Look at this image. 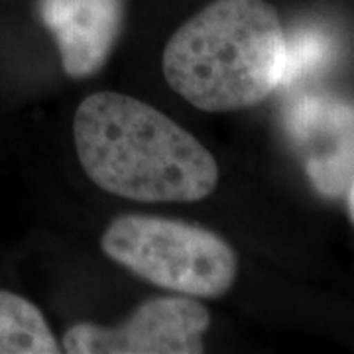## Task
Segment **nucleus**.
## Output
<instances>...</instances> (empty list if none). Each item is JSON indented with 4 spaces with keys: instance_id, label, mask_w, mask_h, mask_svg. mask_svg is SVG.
Segmentation results:
<instances>
[{
    "instance_id": "f257e3e1",
    "label": "nucleus",
    "mask_w": 354,
    "mask_h": 354,
    "mask_svg": "<svg viewBox=\"0 0 354 354\" xmlns=\"http://www.w3.org/2000/svg\"><path fill=\"white\" fill-rule=\"evenodd\" d=\"M79 162L113 195L142 203L207 199L218 164L195 136L146 102L122 93H95L73 120Z\"/></svg>"
},
{
    "instance_id": "f03ea898",
    "label": "nucleus",
    "mask_w": 354,
    "mask_h": 354,
    "mask_svg": "<svg viewBox=\"0 0 354 354\" xmlns=\"http://www.w3.org/2000/svg\"><path fill=\"white\" fill-rule=\"evenodd\" d=\"M286 32L266 0H213L165 44V81L207 113L248 109L281 85Z\"/></svg>"
},
{
    "instance_id": "7ed1b4c3",
    "label": "nucleus",
    "mask_w": 354,
    "mask_h": 354,
    "mask_svg": "<svg viewBox=\"0 0 354 354\" xmlns=\"http://www.w3.org/2000/svg\"><path fill=\"white\" fill-rule=\"evenodd\" d=\"M101 246L138 278L189 297L225 295L239 272L236 254L215 232L164 216H118Z\"/></svg>"
},
{
    "instance_id": "20e7f679",
    "label": "nucleus",
    "mask_w": 354,
    "mask_h": 354,
    "mask_svg": "<svg viewBox=\"0 0 354 354\" xmlns=\"http://www.w3.org/2000/svg\"><path fill=\"white\" fill-rule=\"evenodd\" d=\"M207 307L189 295L160 297L134 309L124 323L101 327L79 323L65 333L71 354H197L209 330Z\"/></svg>"
},
{
    "instance_id": "39448f33",
    "label": "nucleus",
    "mask_w": 354,
    "mask_h": 354,
    "mask_svg": "<svg viewBox=\"0 0 354 354\" xmlns=\"http://www.w3.org/2000/svg\"><path fill=\"white\" fill-rule=\"evenodd\" d=\"M286 130L313 187L339 197L354 177V106L351 102L305 95L286 111Z\"/></svg>"
},
{
    "instance_id": "423d86ee",
    "label": "nucleus",
    "mask_w": 354,
    "mask_h": 354,
    "mask_svg": "<svg viewBox=\"0 0 354 354\" xmlns=\"http://www.w3.org/2000/svg\"><path fill=\"white\" fill-rule=\"evenodd\" d=\"M41 24L50 30L71 79H87L111 57L124 22V0H38Z\"/></svg>"
},
{
    "instance_id": "0eeeda50",
    "label": "nucleus",
    "mask_w": 354,
    "mask_h": 354,
    "mask_svg": "<svg viewBox=\"0 0 354 354\" xmlns=\"http://www.w3.org/2000/svg\"><path fill=\"white\" fill-rule=\"evenodd\" d=\"M62 353L38 307L12 291L0 290V354Z\"/></svg>"
},
{
    "instance_id": "6e6552de",
    "label": "nucleus",
    "mask_w": 354,
    "mask_h": 354,
    "mask_svg": "<svg viewBox=\"0 0 354 354\" xmlns=\"http://www.w3.org/2000/svg\"><path fill=\"white\" fill-rule=\"evenodd\" d=\"M333 41L319 30H301L293 38H286V59L281 85H293L305 75L327 65L333 57ZM279 85V87H281Z\"/></svg>"
},
{
    "instance_id": "1a4fd4ad",
    "label": "nucleus",
    "mask_w": 354,
    "mask_h": 354,
    "mask_svg": "<svg viewBox=\"0 0 354 354\" xmlns=\"http://www.w3.org/2000/svg\"><path fill=\"white\" fill-rule=\"evenodd\" d=\"M348 216H351V223L354 225V177L348 185Z\"/></svg>"
}]
</instances>
